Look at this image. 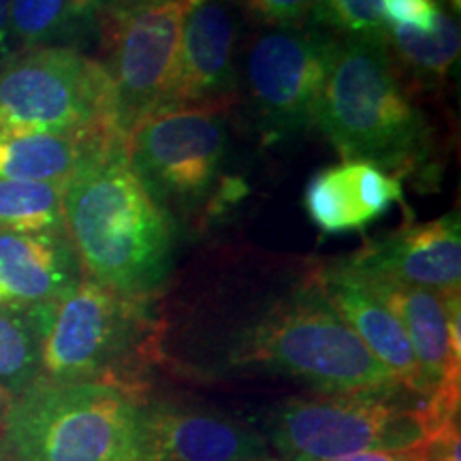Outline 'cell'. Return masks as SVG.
<instances>
[{"instance_id": "6da1fadb", "label": "cell", "mask_w": 461, "mask_h": 461, "mask_svg": "<svg viewBox=\"0 0 461 461\" xmlns=\"http://www.w3.org/2000/svg\"><path fill=\"white\" fill-rule=\"evenodd\" d=\"M62 222L86 278L137 299L169 280L177 222L132 173L124 141L95 149L65 182Z\"/></svg>"}, {"instance_id": "7a4b0ae2", "label": "cell", "mask_w": 461, "mask_h": 461, "mask_svg": "<svg viewBox=\"0 0 461 461\" xmlns=\"http://www.w3.org/2000/svg\"><path fill=\"white\" fill-rule=\"evenodd\" d=\"M229 370L278 374L322 395L395 397L402 387L346 325L305 269L295 286L241 321L222 344Z\"/></svg>"}, {"instance_id": "3957f363", "label": "cell", "mask_w": 461, "mask_h": 461, "mask_svg": "<svg viewBox=\"0 0 461 461\" xmlns=\"http://www.w3.org/2000/svg\"><path fill=\"white\" fill-rule=\"evenodd\" d=\"M314 126L344 160H370L400 177L431 149L428 120L403 88L387 37H338Z\"/></svg>"}, {"instance_id": "277c9868", "label": "cell", "mask_w": 461, "mask_h": 461, "mask_svg": "<svg viewBox=\"0 0 461 461\" xmlns=\"http://www.w3.org/2000/svg\"><path fill=\"white\" fill-rule=\"evenodd\" d=\"M152 299L82 276L68 291L31 305L41 344V380L112 383L143 393V370L158 350Z\"/></svg>"}, {"instance_id": "5b68a950", "label": "cell", "mask_w": 461, "mask_h": 461, "mask_svg": "<svg viewBox=\"0 0 461 461\" xmlns=\"http://www.w3.org/2000/svg\"><path fill=\"white\" fill-rule=\"evenodd\" d=\"M143 400L112 383L39 380L0 419L9 461H141Z\"/></svg>"}, {"instance_id": "8992f818", "label": "cell", "mask_w": 461, "mask_h": 461, "mask_svg": "<svg viewBox=\"0 0 461 461\" xmlns=\"http://www.w3.org/2000/svg\"><path fill=\"white\" fill-rule=\"evenodd\" d=\"M56 132L122 140L113 90L96 58L73 48L20 51L0 65V135Z\"/></svg>"}, {"instance_id": "52a82bcc", "label": "cell", "mask_w": 461, "mask_h": 461, "mask_svg": "<svg viewBox=\"0 0 461 461\" xmlns=\"http://www.w3.org/2000/svg\"><path fill=\"white\" fill-rule=\"evenodd\" d=\"M229 112L230 105L158 109L126 135L124 154L132 173L173 218L229 197L221 188Z\"/></svg>"}, {"instance_id": "ba28073f", "label": "cell", "mask_w": 461, "mask_h": 461, "mask_svg": "<svg viewBox=\"0 0 461 461\" xmlns=\"http://www.w3.org/2000/svg\"><path fill=\"white\" fill-rule=\"evenodd\" d=\"M188 0H105L99 22L101 65L113 90L115 122L129 135L171 99Z\"/></svg>"}, {"instance_id": "9c48e42d", "label": "cell", "mask_w": 461, "mask_h": 461, "mask_svg": "<svg viewBox=\"0 0 461 461\" xmlns=\"http://www.w3.org/2000/svg\"><path fill=\"white\" fill-rule=\"evenodd\" d=\"M265 440L280 461H330L420 447L425 429L419 406H397L393 397L321 395L282 403Z\"/></svg>"}, {"instance_id": "30bf717a", "label": "cell", "mask_w": 461, "mask_h": 461, "mask_svg": "<svg viewBox=\"0 0 461 461\" xmlns=\"http://www.w3.org/2000/svg\"><path fill=\"white\" fill-rule=\"evenodd\" d=\"M336 41L316 26H263L252 37L241 71L248 105L267 140H286L316 124Z\"/></svg>"}, {"instance_id": "8fae6325", "label": "cell", "mask_w": 461, "mask_h": 461, "mask_svg": "<svg viewBox=\"0 0 461 461\" xmlns=\"http://www.w3.org/2000/svg\"><path fill=\"white\" fill-rule=\"evenodd\" d=\"M240 26L241 9L235 0H188L167 107L233 105L241 82Z\"/></svg>"}, {"instance_id": "7c38bea8", "label": "cell", "mask_w": 461, "mask_h": 461, "mask_svg": "<svg viewBox=\"0 0 461 461\" xmlns=\"http://www.w3.org/2000/svg\"><path fill=\"white\" fill-rule=\"evenodd\" d=\"M141 461H269L263 434L224 414L169 402L141 403Z\"/></svg>"}, {"instance_id": "4fadbf2b", "label": "cell", "mask_w": 461, "mask_h": 461, "mask_svg": "<svg viewBox=\"0 0 461 461\" xmlns=\"http://www.w3.org/2000/svg\"><path fill=\"white\" fill-rule=\"evenodd\" d=\"M350 267L372 280L457 293L461 282L459 216L411 222L380 240L367 241L346 258Z\"/></svg>"}, {"instance_id": "5bb4252c", "label": "cell", "mask_w": 461, "mask_h": 461, "mask_svg": "<svg viewBox=\"0 0 461 461\" xmlns=\"http://www.w3.org/2000/svg\"><path fill=\"white\" fill-rule=\"evenodd\" d=\"M314 272L333 310L342 316L355 336L387 367L402 389L425 402L423 380L406 331L372 282L350 267L346 258L316 265Z\"/></svg>"}, {"instance_id": "9a60e30c", "label": "cell", "mask_w": 461, "mask_h": 461, "mask_svg": "<svg viewBox=\"0 0 461 461\" xmlns=\"http://www.w3.org/2000/svg\"><path fill=\"white\" fill-rule=\"evenodd\" d=\"M402 201V177L370 160L325 167L303 193L305 214L325 235L361 233Z\"/></svg>"}, {"instance_id": "2e32d148", "label": "cell", "mask_w": 461, "mask_h": 461, "mask_svg": "<svg viewBox=\"0 0 461 461\" xmlns=\"http://www.w3.org/2000/svg\"><path fill=\"white\" fill-rule=\"evenodd\" d=\"M82 278L77 257L60 233H0V308L54 299Z\"/></svg>"}, {"instance_id": "e0dca14e", "label": "cell", "mask_w": 461, "mask_h": 461, "mask_svg": "<svg viewBox=\"0 0 461 461\" xmlns=\"http://www.w3.org/2000/svg\"><path fill=\"white\" fill-rule=\"evenodd\" d=\"M367 280L389 305L391 312L400 319L406 331L420 380H423L425 400L442 384L459 380L461 348L453 346L445 295L420 286Z\"/></svg>"}, {"instance_id": "ac0fdd59", "label": "cell", "mask_w": 461, "mask_h": 461, "mask_svg": "<svg viewBox=\"0 0 461 461\" xmlns=\"http://www.w3.org/2000/svg\"><path fill=\"white\" fill-rule=\"evenodd\" d=\"M105 0H9V37L20 51L82 50L99 39ZM84 51V50H82Z\"/></svg>"}, {"instance_id": "d6986e66", "label": "cell", "mask_w": 461, "mask_h": 461, "mask_svg": "<svg viewBox=\"0 0 461 461\" xmlns=\"http://www.w3.org/2000/svg\"><path fill=\"white\" fill-rule=\"evenodd\" d=\"M112 141L56 132L0 135V180L65 184L95 149Z\"/></svg>"}, {"instance_id": "ffe728a7", "label": "cell", "mask_w": 461, "mask_h": 461, "mask_svg": "<svg viewBox=\"0 0 461 461\" xmlns=\"http://www.w3.org/2000/svg\"><path fill=\"white\" fill-rule=\"evenodd\" d=\"M41 380V344L31 305L0 308V391L14 400Z\"/></svg>"}, {"instance_id": "44dd1931", "label": "cell", "mask_w": 461, "mask_h": 461, "mask_svg": "<svg viewBox=\"0 0 461 461\" xmlns=\"http://www.w3.org/2000/svg\"><path fill=\"white\" fill-rule=\"evenodd\" d=\"M65 184L0 180V233H60Z\"/></svg>"}, {"instance_id": "7402d4cb", "label": "cell", "mask_w": 461, "mask_h": 461, "mask_svg": "<svg viewBox=\"0 0 461 461\" xmlns=\"http://www.w3.org/2000/svg\"><path fill=\"white\" fill-rule=\"evenodd\" d=\"M387 45L391 56L400 58L417 77L429 79L434 84L442 82L453 71V65L459 58V24L445 11L431 32L387 28Z\"/></svg>"}, {"instance_id": "603a6c76", "label": "cell", "mask_w": 461, "mask_h": 461, "mask_svg": "<svg viewBox=\"0 0 461 461\" xmlns=\"http://www.w3.org/2000/svg\"><path fill=\"white\" fill-rule=\"evenodd\" d=\"M312 20L339 39L387 37L380 0H314Z\"/></svg>"}, {"instance_id": "cb8c5ba5", "label": "cell", "mask_w": 461, "mask_h": 461, "mask_svg": "<svg viewBox=\"0 0 461 461\" xmlns=\"http://www.w3.org/2000/svg\"><path fill=\"white\" fill-rule=\"evenodd\" d=\"M241 14L265 28L308 26L312 20L314 0H235Z\"/></svg>"}, {"instance_id": "d4e9b609", "label": "cell", "mask_w": 461, "mask_h": 461, "mask_svg": "<svg viewBox=\"0 0 461 461\" xmlns=\"http://www.w3.org/2000/svg\"><path fill=\"white\" fill-rule=\"evenodd\" d=\"M380 14L387 28L431 32L445 9L440 0H380Z\"/></svg>"}, {"instance_id": "484cf974", "label": "cell", "mask_w": 461, "mask_h": 461, "mask_svg": "<svg viewBox=\"0 0 461 461\" xmlns=\"http://www.w3.org/2000/svg\"><path fill=\"white\" fill-rule=\"evenodd\" d=\"M425 459L428 461H461L459 434H451L440 440L425 442Z\"/></svg>"}, {"instance_id": "4316f807", "label": "cell", "mask_w": 461, "mask_h": 461, "mask_svg": "<svg viewBox=\"0 0 461 461\" xmlns=\"http://www.w3.org/2000/svg\"><path fill=\"white\" fill-rule=\"evenodd\" d=\"M14 56L9 37V0H0V65Z\"/></svg>"}, {"instance_id": "83f0119b", "label": "cell", "mask_w": 461, "mask_h": 461, "mask_svg": "<svg viewBox=\"0 0 461 461\" xmlns=\"http://www.w3.org/2000/svg\"><path fill=\"white\" fill-rule=\"evenodd\" d=\"M0 461H9L7 448H5V442H3V431H0Z\"/></svg>"}, {"instance_id": "f1b7e54d", "label": "cell", "mask_w": 461, "mask_h": 461, "mask_svg": "<svg viewBox=\"0 0 461 461\" xmlns=\"http://www.w3.org/2000/svg\"><path fill=\"white\" fill-rule=\"evenodd\" d=\"M7 403H9V397L3 393V391H0V419H3V414H5V408H7Z\"/></svg>"}, {"instance_id": "f546056e", "label": "cell", "mask_w": 461, "mask_h": 461, "mask_svg": "<svg viewBox=\"0 0 461 461\" xmlns=\"http://www.w3.org/2000/svg\"><path fill=\"white\" fill-rule=\"evenodd\" d=\"M269 461H276V459H269Z\"/></svg>"}]
</instances>
